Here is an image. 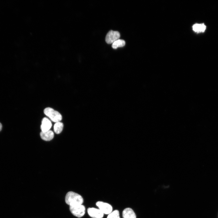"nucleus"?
Here are the masks:
<instances>
[{
    "instance_id": "obj_13",
    "label": "nucleus",
    "mask_w": 218,
    "mask_h": 218,
    "mask_svg": "<svg viewBox=\"0 0 218 218\" xmlns=\"http://www.w3.org/2000/svg\"><path fill=\"white\" fill-rule=\"evenodd\" d=\"M107 218H120L119 211L115 210L108 214Z\"/></svg>"
},
{
    "instance_id": "obj_4",
    "label": "nucleus",
    "mask_w": 218,
    "mask_h": 218,
    "mask_svg": "<svg viewBox=\"0 0 218 218\" xmlns=\"http://www.w3.org/2000/svg\"><path fill=\"white\" fill-rule=\"evenodd\" d=\"M120 36V34L118 31L110 30L107 33L106 36L105 41L108 44L113 43L118 40Z\"/></svg>"
},
{
    "instance_id": "obj_2",
    "label": "nucleus",
    "mask_w": 218,
    "mask_h": 218,
    "mask_svg": "<svg viewBox=\"0 0 218 218\" xmlns=\"http://www.w3.org/2000/svg\"><path fill=\"white\" fill-rule=\"evenodd\" d=\"M44 112L46 116L54 122L56 123L60 122L62 119L61 114L58 111L51 107L46 108L44 110Z\"/></svg>"
},
{
    "instance_id": "obj_3",
    "label": "nucleus",
    "mask_w": 218,
    "mask_h": 218,
    "mask_svg": "<svg viewBox=\"0 0 218 218\" xmlns=\"http://www.w3.org/2000/svg\"><path fill=\"white\" fill-rule=\"evenodd\" d=\"M70 210L74 216L80 218L84 215L85 208L84 205L81 204L70 206Z\"/></svg>"
},
{
    "instance_id": "obj_5",
    "label": "nucleus",
    "mask_w": 218,
    "mask_h": 218,
    "mask_svg": "<svg viewBox=\"0 0 218 218\" xmlns=\"http://www.w3.org/2000/svg\"><path fill=\"white\" fill-rule=\"evenodd\" d=\"M96 205L104 214H109L112 212V206L107 203L99 201L96 203Z\"/></svg>"
},
{
    "instance_id": "obj_1",
    "label": "nucleus",
    "mask_w": 218,
    "mask_h": 218,
    "mask_svg": "<svg viewBox=\"0 0 218 218\" xmlns=\"http://www.w3.org/2000/svg\"><path fill=\"white\" fill-rule=\"evenodd\" d=\"M66 203L70 206L81 205L83 203V198L81 195L72 191H69L65 197Z\"/></svg>"
},
{
    "instance_id": "obj_11",
    "label": "nucleus",
    "mask_w": 218,
    "mask_h": 218,
    "mask_svg": "<svg viewBox=\"0 0 218 218\" xmlns=\"http://www.w3.org/2000/svg\"><path fill=\"white\" fill-rule=\"evenodd\" d=\"M63 127V124L61 122H56L54 126V130L55 133L59 134L62 131Z\"/></svg>"
},
{
    "instance_id": "obj_10",
    "label": "nucleus",
    "mask_w": 218,
    "mask_h": 218,
    "mask_svg": "<svg viewBox=\"0 0 218 218\" xmlns=\"http://www.w3.org/2000/svg\"><path fill=\"white\" fill-rule=\"evenodd\" d=\"M206 29V26L204 24H196L193 26V30L197 32H203Z\"/></svg>"
},
{
    "instance_id": "obj_6",
    "label": "nucleus",
    "mask_w": 218,
    "mask_h": 218,
    "mask_svg": "<svg viewBox=\"0 0 218 218\" xmlns=\"http://www.w3.org/2000/svg\"><path fill=\"white\" fill-rule=\"evenodd\" d=\"M87 211L89 216L93 218H102L104 216V214L99 209L89 208Z\"/></svg>"
},
{
    "instance_id": "obj_9",
    "label": "nucleus",
    "mask_w": 218,
    "mask_h": 218,
    "mask_svg": "<svg viewBox=\"0 0 218 218\" xmlns=\"http://www.w3.org/2000/svg\"><path fill=\"white\" fill-rule=\"evenodd\" d=\"M123 218H136V214L133 210L130 208L124 209L122 212Z\"/></svg>"
},
{
    "instance_id": "obj_12",
    "label": "nucleus",
    "mask_w": 218,
    "mask_h": 218,
    "mask_svg": "<svg viewBox=\"0 0 218 218\" xmlns=\"http://www.w3.org/2000/svg\"><path fill=\"white\" fill-rule=\"evenodd\" d=\"M125 44V41L122 39H118L112 43V48L114 49H116L118 47L124 46Z\"/></svg>"
},
{
    "instance_id": "obj_8",
    "label": "nucleus",
    "mask_w": 218,
    "mask_h": 218,
    "mask_svg": "<svg viewBox=\"0 0 218 218\" xmlns=\"http://www.w3.org/2000/svg\"><path fill=\"white\" fill-rule=\"evenodd\" d=\"M41 138L45 141H49L51 140L54 137V134L53 132L51 130L45 132L41 131L40 133Z\"/></svg>"
},
{
    "instance_id": "obj_7",
    "label": "nucleus",
    "mask_w": 218,
    "mask_h": 218,
    "mask_svg": "<svg viewBox=\"0 0 218 218\" xmlns=\"http://www.w3.org/2000/svg\"><path fill=\"white\" fill-rule=\"evenodd\" d=\"M51 126V122L48 118L46 117L43 118L41 126V131L45 132L50 130Z\"/></svg>"
},
{
    "instance_id": "obj_14",
    "label": "nucleus",
    "mask_w": 218,
    "mask_h": 218,
    "mask_svg": "<svg viewBox=\"0 0 218 218\" xmlns=\"http://www.w3.org/2000/svg\"><path fill=\"white\" fill-rule=\"evenodd\" d=\"M2 128V124L0 123V131L1 130Z\"/></svg>"
}]
</instances>
